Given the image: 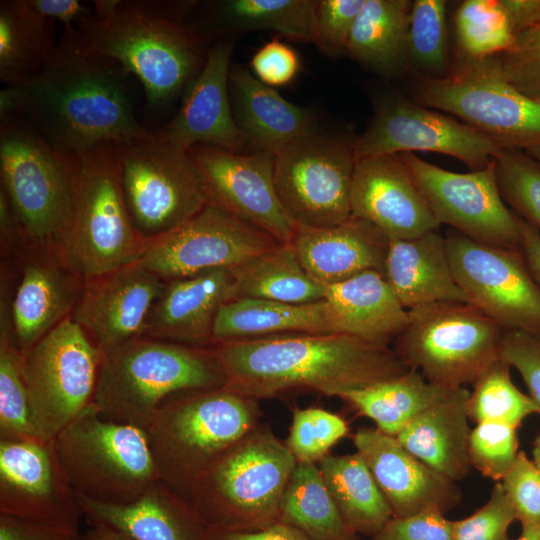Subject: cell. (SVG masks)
<instances>
[{
    "label": "cell",
    "mask_w": 540,
    "mask_h": 540,
    "mask_svg": "<svg viewBox=\"0 0 540 540\" xmlns=\"http://www.w3.org/2000/svg\"><path fill=\"white\" fill-rule=\"evenodd\" d=\"M356 159L436 152L462 161L471 171L487 167L501 149L497 139L469 125L400 95H388L375 105L367 128L352 139Z\"/></svg>",
    "instance_id": "obj_16"
},
{
    "label": "cell",
    "mask_w": 540,
    "mask_h": 540,
    "mask_svg": "<svg viewBox=\"0 0 540 540\" xmlns=\"http://www.w3.org/2000/svg\"><path fill=\"white\" fill-rule=\"evenodd\" d=\"M365 0H317L312 43L323 54L346 53L351 30Z\"/></svg>",
    "instance_id": "obj_50"
},
{
    "label": "cell",
    "mask_w": 540,
    "mask_h": 540,
    "mask_svg": "<svg viewBox=\"0 0 540 540\" xmlns=\"http://www.w3.org/2000/svg\"><path fill=\"white\" fill-rule=\"evenodd\" d=\"M280 242L208 203L170 231L147 240L139 263L165 281L233 269Z\"/></svg>",
    "instance_id": "obj_18"
},
{
    "label": "cell",
    "mask_w": 540,
    "mask_h": 540,
    "mask_svg": "<svg viewBox=\"0 0 540 540\" xmlns=\"http://www.w3.org/2000/svg\"><path fill=\"white\" fill-rule=\"evenodd\" d=\"M316 0H222L202 4L198 20L187 22L202 37L238 31L273 30L311 42Z\"/></svg>",
    "instance_id": "obj_34"
},
{
    "label": "cell",
    "mask_w": 540,
    "mask_h": 540,
    "mask_svg": "<svg viewBox=\"0 0 540 540\" xmlns=\"http://www.w3.org/2000/svg\"><path fill=\"white\" fill-rule=\"evenodd\" d=\"M517 429L501 423H477L468 441L471 467L482 476L501 482L520 451Z\"/></svg>",
    "instance_id": "obj_47"
},
{
    "label": "cell",
    "mask_w": 540,
    "mask_h": 540,
    "mask_svg": "<svg viewBox=\"0 0 540 540\" xmlns=\"http://www.w3.org/2000/svg\"><path fill=\"white\" fill-rule=\"evenodd\" d=\"M519 225L521 253L531 275L540 286V232L521 218H519Z\"/></svg>",
    "instance_id": "obj_59"
},
{
    "label": "cell",
    "mask_w": 540,
    "mask_h": 540,
    "mask_svg": "<svg viewBox=\"0 0 540 540\" xmlns=\"http://www.w3.org/2000/svg\"><path fill=\"white\" fill-rule=\"evenodd\" d=\"M532 158H534L540 164V146H536L526 150Z\"/></svg>",
    "instance_id": "obj_63"
},
{
    "label": "cell",
    "mask_w": 540,
    "mask_h": 540,
    "mask_svg": "<svg viewBox=\"0 0 540 540\" xmlns=\"http://www.w3.org/2000/svg\"><path fill=\"white\" fill-rule=\"evenodd\" d=\"M349 433L347 422L335 413L321 408H295L284 443L297 463L317 464Z\"/></svg>",
    "instance_id": "obj_46"
},
{
    "label": "cell",
    "mask_w": 540,
    "mask_h": 540,
    "mask_svg": "<svg viewBox=\"0 0 540 540\" xmlns=\"http://www.w3.org/2000/svg\"><path fill=\"white\" fill-rule=\"evenodd\" d=\"M208 348L225 386L259 401L295 390L338 397L409 370L388 345L336 332L229 340Z\"/></svg>",
    "instance_id": "obj_2"
},
{
    "label": "cell",
    "mask_w": 540,
    "mask_h": 540,
    "mask_svg": "<svg viewBox=\"0 0 540 540\" xmlns=\"http://www.w3.org/2000/svg\"><path fill=\"white\" fill-rule=\"evenodd\" d=\"M491 58L512 87L540 104V25L517 34L509 48Z\"/></svg>",
    "instance_id": "obj_48"
},
{
    "label": "cell",
    "mask_w": 540,
    "mask_h": 540,
    "mask_svg": "<svg viewBox=\"0 0 540 540\" xmlns=\"http://www.w3.org/2000/svg\"><path fill=\"white\" fill-rule=\"evenodd\" d=\"M252 74L269 87L289 84L300 70L296 51L278 38L265 43L251 59Z\"/></svg>",
    "instance_id": "obj_54"
},
{
    "label": "cell",
    "mask_w": 540,
    "mask_h": 540,
    "mask_svg": "<svg viewBox=\"0 0 540 540\" xmlns=\"http://www.w3.org/2000/svg\"><path fill=\"white\" fill-rule=\"evenodd\" d=\"M279 522L313 540H361L345 524L315 463H296L282 495Z\"/></svg>",
    "instance_id": "obj_40"
},
{
    "label": "cell",
    "mask_w": 540,
    "mask_h": 540,
    "mask_svg": "<svg viewBox=\"0 0 540 540\" xmlns=\"http://www.w3.org/2000/svg\"><path fill=\"white\" fill-rule=\"evenodd\" d=\"M516 540H540V524L522 529Z\"/></svg>",
    "instance_id": "obj_61"
},
{
    "label": "cell",
    "mask_w": 540,
    "mask_h": 540,
    "mask_svg": "<svg viewBox=\"0 0 540 540\" xmlns=\"http://www.w3.org/2000/svg\"><path fill=\"white\" fill-rule=\"evenodd\" d=\"M187 153L209 203L280 243L291 242L298 225L277 195L273 154L238 153L203 144Z\"/></svg>",
    "instance_id": "obj_19"
},
{
    "label": "cell",
    "mask_w": 540,
    "mask_h": 540,
    "mask_svg": "<svg viewBox=\"0 0 540 540\" xmlns=\"http://www.w3.org/2000/svg\"><path fill=\"white\" fill-rule=\"evenodd\" d=\"M228 82L233 116L247 152L275 155L316 128L312 110L287 101L243 66L230 67Z\"/></svg>",
    "instance_id": "obj_28"
},
{
    "label": "cell",
    "mask_w": 540,
    "mask_h": 540,
    "mask_svg": "<svg viewBox=\"0 0 540 540\" xmlns=\"http://www.w3.org/2000/svg\"><path fill=\"white\" fill-rule=\"evenodd\" d=\"M290 243L310 277L327 287L368 270L383 272L389 239L370 222L351 215L329 227L298 225Z\"/></svg>",
    "instance_id": "obj_27"
},
{
    "label": "cell",
    "mask_w": 540,
    "mask_h": 540,
    "mask_svg": "<svg viewBox=\"0 0 540 540\" xmlns=\"http://www.w3.org/2000/svg\"><path fill=\"white\" fill-rule=\"evenodd\" d=\"M470 391L448 389L434 404L415 416L395 436L399 443L433 470L453 482L470 469L468 421Z\"/></svg>",
    "instance_id": "obj_31"
},
{
    "label": "cell",
    "mask_w": 540,
    "mask_h": 540,
    "mask_svg": "<svg viewBox=\"0 0 540 540\" xmlns=\"http://www.w3.org/2000/svg\"><path fill=\"white\" fill-rule=\"evenodd\" d=\"M77 156L56 150L21 114L0 116V177L29 242L59 245L70 224Z\"/></svg>",
    "instance_id": "obj_7"
},
{
    "label": "cell",
    "mask_w": 540,
    "mask_h": 540,
    "mask_svg": "<svg viewBox=\"0 0 540 540\" xmlns=\"http://www.w3.org/2000/svg\"><path fill=\"white\" fill-rule=\"evenodd\" d=\"M296 463L270 426L259 424L204 472L188 501L208 529L268 528L279 522L282 495Z\"/></svg>",
    "instance_id": "obj_5"
},
{
    "label": "cell",
    "mask_w": 540,
    "mask_h": 540,
    "mask_svg": "<svg viewBox=\"0 0 540 540\" xmlns=\"http://www.w3.org/2000/svg\"><path fill=\"white\" fill-rule=\"evenodd\" d=\"M235 298L232 269H215L166 281L144 336L195 347L213 344L219 309Z\"/></svg>",
    "instance_id": "obj_26"
},
{
    "label": "cell",
    "mask_w": 540,
    "mask_h": 540,
    "mask_svg": "<svg viewBox=\"0 0 540 540\" xmlns=\"http://www.w3.org/2000/svg\"><path fill=\"white\" fill-rule=\"evenodd\" d=\"M55 22L29 7L26 0L0 2V79L15 86L41 71L53 54Z\"/></svg>",
    "instance_id": "obj_37"
},
{
    "label": "cell",
    "mask_w": 540,
    "mask_h": 540,
    "mask_svg": "<svg viewBox=\"0 0 540 540\" xmlns=\"http://www.w3.org/2000/svg\"><path fill=\"white\" fill-rule=\"evenodd\" d=\"M53 440L79 497L125 505L160 481L145 430L102 417L93 403Z\"/></svg>",
    "instance_id": "obj_8"
},
{
    "label": "cell",
    "mask_w": 540,
    "mask_h": 540,
    "mask_svg": "<svg viewBox=\"0 0 540 540\" xmlns=\"http://www.w3.org/2000/svg\"><path fill=\"white\" fill-rule=\"evenodd\" d=\"M500 358L517 370L528 395L540 409V336L523 331H504Z\"/></svg>",
    "instance_id": "obj_53"
},
{
    "label": "cell",
    "mask_w": 540,
    "mask_h": 540,
    "mask_svg": "<svg viewBox=\"0 0 540 540\" xmlns=\"http://www.w3.org/2000/svg\"><path fill=\"white\" fill-rule=\"evenodd\" d=\"M515 35L540 25V0H501Z\"/></svg>",
    "instance_id": "obj_58"
},
{
    "label": "cell",
    "mask_w": 540,
    "mask_h": 540,
    "mask_svg": "<svg viewBox=\"0 0 540 540\" xmlns=\"http://www.w3.org/2000/svg\"><path fill=\"white\" fill-rule=\"evenodd\" d=\"M414 101L459 118L506 148L540 146V104L512 87L491 57L461 55L445 76H422L413 87Z\"/></svg>",
    "instance_id": "obj_11"
},
{
    "label": "cell",
    "mask_w": 540,
    "mask_h": 540,
    "mask_svg": "<svg viewBox=\"0 0 540 540\" xmlns=\"http://www.w3.org/2000/svg\"><path fill=\"white\" fill-rule=\"evenodd\" d=\"M259 402L225 385L166 398L144 429L160 481L188 500L204 472L260 424Z\"/></svg>",
    "instance_id": "obj_4"
},
{
    "label": "cell",
    "mask_w": 540,
    "mask_h": 540,
    "mask_svg": "<svg viewBox=\"0 0 540 540\" xmlns=\"http://www.w3.org/2000/svg\"><path fill=\"white\" fill-rule=\"evenodd\" d=\"M399 156L440 225L479 243L521 251L519 218L502 199L494 160L483 169L458 173L414 153Z\"/></svg>",
    "instance_id": "obj_17"
},
{
    "label": "cell",
    "mask_w": 540,
    "mask_h": 540,
    "mask_svg": "<svg viewBox=\"0 0 540 540\" xmlns=\"http://www.w3.org/2000/svg\"><path fill=\"white\" fill-rule=\"evenodd\" d=\"M429 383L418 371L340 394L357 414L371 419L378 430L396 436L415 416L447 391Z\"/></svg>",
    "instance_id": "obj_39"
},
{
    "label": "cell",
    "mask_w": 540,
    "mask_h": 540,
    "mask_svg": "<svg viewBox=\"0 0 540 540\" xmlns=\"http://www.w3.org/2000/svg\"><path fill=\"white\" fill-rule=\"evenodd\" d=\"M31 243L8 308L12 338L21 353L72 315L85 280L59 245Z\"/></svg>",
    "instance_id": "obj_23"
},
{
    "label": "cell",
    "mask_w": 540,
    "mask_h": 540,
    "mask_svg": "<svg viewBox=\"0 0 540 540\" xmlns=\"http://www.w3.org/2000/svg\"><path fill=\"white\" fill-rule=\"evenodd\" d=\"M532 461L540 471V432L535 436L532 443Z\"/></svg>",
    "instance_id": "obj_62"
},
{
    "label": "cell",
    "mask_w": 540,
    "mask_h": 540,
    "mask_svg": "<svg viewBox=\"0 0 540 540\" xmlns=\"http://www.w3.org/2000/svg\"><path fill=\"white\" fill-rule=\"evenodd\" d=\"M127 74L89 52L77 30H64L39 73L0 92V116H24L56 150L77 155L103 142L145 137L136 120Z\"/></svg>",
    "instance_id": "obj_1"
},
{
    "label": "cell",
    "mask_w": 540,
    "mask_h": 540,
    "mask_svg": "<svg viewBox=\"0 0 540 540\" xmlns=\"http://www.w3.org/2000/svg\"><path fill=\"white\" fill-rule=\"evenodd\" d=\"M336 332L329 303L294 304L259 298H234L219 309L213 344L292 333Z\"/></svg>",
    "instance_id": "obj_33"
},
{
    "label": "cell",
    "mask_w": 540,
    "mask_h": 540,
    "mask_svg": "<svg viewBox=\"0 0 540 540\" xmlns=\"http://www.w3.org/2000/svg\"><path fill=\"white\" fill-rule=\"evenodd\" d=\"M224 385L208 347L143 336L104 354L93 404L106 419L145 429L169 396Z\"/></svg>",
    "instance_id": "obj_6"
},
{
    "label": "cell",
    "mask_w": 540,
    "mask_h": 540,
    "mask_svg": "<svg viewBox=\"0 0 540 540\" xmlns=\"http://www.w3.org/2000/svg\"><path fill=\"white\" fill-rule=\"evenodd\" d=\"M104 354L71 316L22 353L37 436L53 440L94 401Z\"/></svg>",
    "instance_id": "obj_13"
},
{
    "label": "cell",
    "mask_w": 540,
    "mask_h": 540,
    "mask_svg": "<svg viewBox=\"0 0 540 540\" xmlns=\"http://www.w3.org/2000/svg\"><path fill=\"white\" fill-rule=\"evenodd\" d=\"M233 41L218 40L208 50L201 71L184 91L182 105L157 134L168 143L188 151L197 144L247 152L231 107L229 94L230 57Z\"/></svg>",
    "instance_id": "obj_24"
},
{
    "label": "cell",
    "mask_w": 540,
    "mask_h": 540,
    "mask_svg": "<svg viewBox=\"0 0 540 540\" xmlns=\"http://www.w3.org/2000/svg\"><path fill=\"white\" fill-rule=\"evenodd\" d=\"M113 146L127 209L147 240L182 224L209 203L187 151L157 132Z\"/></svg>",
    "instance_id": "obj_12"
},
{
    "label": "cell",
    "mask_w": 540,
    "mask_h": 540,
    "mask_svg": "<svg viewBox=\"0 0 540 540\" xmlns=\"http://www.w3.org/2000/svg\"><path fill=\"white\" fill-rule=\"evenodd\" d=\"M166 281L139 261L87 278L71 315L107 354L144 336L150 313Z\"/></svg>",
    "instance_id": "obj_21"
},
{
    "label": "cell",
    "mask_w": 540,
    "mask_h": 540,
    "mask_svg": "<svg viewBox=\"0 0 540 540\" xmlns=\"http://www.w3.org/2000/svg\"><path fill=\"white\" fill-rule=\"evenodd\" d=\"M76 156L74 209L59 246L87 279L138 262L147 239L137 231L127 209L113 142L99 143Z\"/></svg>",
    "instance_id": "obj_9"
},
{
    "label": "cell",
    "mask_w": 540,
    "mask_h": 540,
    "mask_svg": "<svg viewBox=\"0 0 540 540\" xmlns=\"http://www.w3.org/2000/svg\"><path fill=\"white\" fill-rule=\"evenodd\" d=\"M370 540H454L452 520L435 506L413 515L393 517Z\"/></svg>",
    "instance_id": "obj_52"
},
{
    "label": "cell",
    "mask_w": 540,
    "mask_h": 540,
    "mask_svg": "<svg viewBox=\"0 0 540 540\" xmlns=\"http://www.w3.org/2000/svg\"><path fill=\"white\" fill-rule=\"evenodd\" d=\"M39 15L60 21L64 30H83L94 18L93 8L77 0H26Z\"/></svg>",
    "instance_id": "obj_56"
},
{
    "label": "cell",
    "mask_w": 540,
    "mask_h": 540,
    "mask_svg": "<svg viewBox=\"0 0 540 540\" xmlns=\"http://www.w3.org/2000/svg\"><path fill=\"white\" fill-rule=\"evenodd\" d=\"M351 438L393 517L410 516L429 506L446 513L460 503L462 492L457 483L411 454L395 436L366 427L358 429Z\"/></svg>",
    "instance_id": "obj_25"
},
{
    "label": "cell",
    "mask_w": 540,
    "mask_h": 540,
    "mask_svg": "<svg viewBox=\"0 0 540 540\" xmlns=\"http://www.w3.org/2000/svg\"><path fill=\"white\" fill-rule=\"evenodd\" d=\"M325 300L333 311L339 333L372 343L389 346L408 321V310L377 270L325 287Z\"/></svg>",
    "instance_id": "obj_32"
},
{
    "label": "cell",
    "mask_w": 540,
    "mask_h": 540,
    "mask_svg": "<svg viewBox=\"0 0 540 540\" xmlns=\"http://www.w3.org/2000/svg\"><path fill=\"white\" fill-rule=\"evenodd\" d=\"M458 55L486 58L509 48L516 35L501 0H465L454 17Z\"/></svg>",
    "instance_id": "obj_43"
},
{
    "label": "cell",
    "mask_w": 540,
    "mask_h": 540,
    "mask_svg": "<svg viewBox=\"0 0 540 540\" xmlns=\"http://www.w3.org/2000/svg\"><path fill=\"white\" fill-rule=\"evenodd\" d=\"M494 165L504 202L540 232V164L524 150L503 148Z\"/></svg>",
    "instance_id": "obj_45"
},
{
    "label": "cell",
    "mask_w": 540,
    "mask_h": 540,
    "mask_svg": "<svg viewBox=\"0 0 540 540\" xmlns=\"http://www.w3.org/2000/svg\"><path fill=\"white\" fill-rule=\"evenodd\" d=\"M510 366L499 358L472 384L467 409L469 419L476 424L494 422L519 428L540 409L528 395L513 383Z\"/></svg>",
    "instance_id": "obj_42"
},
{
    "label": "cell",
    "mask_w": 540,
    "mask_h": 540,
    "mask_svg": "<svg viewBox=\"0 0 540 540\" xmlns=\"http://www.w3.org/2000/svg\"><path fill=\"white\" fill-rule=\"evenodd\" d=\"M78 498L89 523L104 524L134 540H210L209 529L189 501L161 481L125 505Z\"/></svg>",
    "instance_id": "obj_30"
},
{
    "label": "cell",
    "mask_w": 540,
    "mask_h": 540,
    "mask_svg": "<svg viewBox=\"0 0 540 540\" xmlns=\"http://www.w3.org/2000/svg\"><path fill=\"white\" fill-rule=\"evenodd\" d=\"M210 540H313L290 525L277 522L274 525L250 532H228L209 529Z\"/></svg>",
    "instance_id": "obj_57"
},
{
    "label": "cell",
    "mask_w": 540,
    "mask_h": 540,
    "mask_svg": "<svg viewBox=\"0 0 540 540\" xmlns=\"http://www.w3.org/2000/svg\"><path fill=\"white\" fill-rule=\"evenodd\" d=\"M351 214L377 227L389 240L411 239L441 226L399 154L356 161Z\"/></svg>",
    "instance_id": "obj_22"
},
{
    "label": "cell",
    "mask_w": 540,
    "mask_h": 540,
    "mask_svg": "<svg viewBox=\"0 0 540 540\" xmlns=\"http://www.w3.org/2000/svg\"><path fill=\"white\" fill-rule=\"evenodd\" d=\"M0 514L78 529L84 513L54 440H0Z\"/></svg>",
    "instance_id": "obj_20"
},
{
    "label": "cell",
    "mask_w": 540,
    "mask_h": 540,
    "mask_svg": "<svg viewBox=\"0 0 540 540\" xmlns=\"http://www.w3.org/2000/svg\"><path fill=\"white\" fill-rule=\"evenodd\" d=\"M408 66L439 78L449 70L446 1H412L407 42ZM414 68V69H415Z\"/></svg>",
    "instance_id": "obj_44"
},
{
    "label": "cell",
    "mask_w": 540,
    "mask_h": 540,
    "mask_svg": "<svg viewBox=\"0 0 540 540\" xmlns=\"http://www.w3.org/2000/svg\"><path fill=\"white\" fill-rule=\"evenodd\" d=\"M412 1L365 0L351 30L346 54L381 76L408 66Z\"/></svg>",
    "instance_id": "obj_35"
},
{
    "label": "cell",
    "mask_w": 540,
    "mask_h": 540,
    "mask_svg": "<svg viewBox=\"0 0 540 540\" xmlns=\"http://www.w3.org/2000/svg\"><path fill=\"white\" fill-rule=\"evenodd\" d=\"M517 520L514 508L500 482L495 483L488 501L476 512L452 520L454 540H510L508 530Z\"/></svg>",
    "instance_id": "obj_49"
},
{
    "label": "cell",
    "mask_w": 540,
    "mask_h": 540,
    "mask_svg": "<svg viewBox=\"0 0 540 540\" xmlns=\"http://www.w3.org/2000/svg\"><path fill=\"white\" fill-rule=\"evenodd\" d=\"M95 16L78 31L86 49L135 75L149 103L185 91L205 64L206 39L188 23L196 2L93 1Z\"/></svg>",
    "instance_id": "obj_3"
},
{
    "label": "cell",
    "mask_w": 540,
    "mask_h": 540,
    "mask_svg": "<svg viewBox=\"0 0 540 540\" xmlns=\"http://www.w3.org/2000/svg\"><path fill=\"white\" fill-rule=\"evenodd\" d=\"M408 313L393 350L433 385L473 384L500 358L504 330L468 302H438Z\"/></svg>",
    "instance_id": "obj_10"
},
{
    "label": "cell",
    "mask_w": 540,
    "mask_h": 540,
    "mask_svg": "<svg viewBox=\"0 0 540 540\" xmlns=\"http://www.w3.org/2000/svg\"><path fill=\"white\" fill-rule=\"evenodd\" d=\"M382 273L407 310L438 302H467L453 276L446 240L439 230L389 240Z\"/></svg>",
    "instance_id": "obj_29"
},
{
    "label": "cell",
    "mask_w": 540,
    "mask_h": 540,
    "mask_svg": "<svg viewBox=\"0 0 540 540\" xmlns=\"http://www.w3.org/2000/svg\"><path fill=\"white\" fill-rule=\"evenodd\" d=\"M235 298L304 304L325 299V287L302 266L292 244L278 243L232 269Z\"/></svg>",
    "instance_id": "obj_38"
},
{
    "label": "cell",
    "mask_w": 540,
    "mask_h": 540,
    "mask_svg": "<svg viewBox=\"0 0 540 540\" xmlns=\"http://www.w3.org/2000/svg\"><path fill=\"white\" fill-rule=\"evenodd\" d=\"M352 139L315 128L274 155L277 195L297 225L329 227L352 215Z\"/></svg>",
    "instance_id": "obj_14"
},
{
    "label": "cell",
    "mask_w": 540,
    "mask_h": 540,
    "mask_svg": "<svg viewBox=\"0 0 540 540\" xmlns=\"http://www.w3.org/2000/svg\"><path fill=\"white\" fill-rule=\"evenodd\" d=\"M39 438L34 429L22 371V353L10 328L6 302H1L0 326V440Z\"/></svg>",
    "instance_id": "obj_41"
},
{
    "label": "cell",
    "mask_w": 540,
    "mask_h": 540,
    "mask_svg": "<svg viewBox=\"0 0 540 540\" xmlns=\"http://www.w3.org/2000/svg\"><path fill=\"white\" fill-rule=\"evenodd\" d=\"M78 529L0 514V540H73Z\"/></svg>",
    "instance_id": "obj_55"
},
{
    "label": "cell",
    "mask_w": 540,
    "mask_h": 540,
    "mask_svg": "<svg viewBox=\"0 0 540 540\" xmlns=\"http://www.w3.org/2000/svg\"><path fill=\"white\" fill-rule=\"evenodd\" d=\"M445 240L453 276L467 302L504 331L540 336V286L521 251L479 243L455 230Z\"/></svg>",
    "instance_id": "obj_15"
},
{
    "label": "cell",
    "mask_w": 540,
    "mask_h": 540,
    "mask_svg": "<svg viewBox=\"0 0 540 540\" xmlns=\"http://www.w3.org/2000/svg\"><path fill=\"white\" fill-rule=\"evenodd\" d=\"M318 468L347 527L370 538L393 518V512L364 459L356 452L328 454Z\"/></svg>",
    "instance_id": "obj_36"
},
{
    "label": "cell",
    "mask_w": 540,
    "mask_h": 540,
    "mask_svg": "<svg viewBox=\"0 0 540 540\" xmlns=\"http://www.w3.org/2000/svg\"><path fill=\"white\" fill-rule=\"evenodd\" d=\"M500 483L522 529L540 524V471L524 451Z\"/></svg>",
    "instance_id": "obj_51"
},
{
    "label": "cell",
    "mask_w": 540,
    "mask_h": 540,
    "mask_svg": "<svg viewBox=\"0 0 540 540\" xmlns=\"http://www.w3.org/2000/svg\"><path fill=\"white\" fill-rule=\"evenodd\" d=\"M73 540H83V538H82V536H78L77 538H75Z\"/></svg>",
    "instance_id": "obj_64"
},
{
    "label": "cell",
    "mask_w": 540,
    "mask_h": 540,
    "mask_svg": "<svg viewBox=\"0 0 540 540\" xmlns=\"http://www.w3.org/2000/svg\"><path fill=\"white\" fill-rule=\"evenodd\" d=\"M82 538L83 540H134L119 530L99 523H90V529Z\"/></svg>",
    "instance_id": "obj_60"
}]
</instances>
